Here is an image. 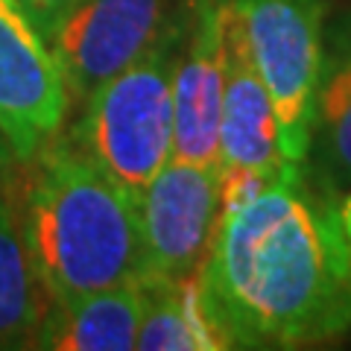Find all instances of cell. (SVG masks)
Returning a JSON list of instances; mask_svg holds the SVG:
<instances>
[{
  "mask_svg": "<svg viewBox=\"0 0 351 351\" xmlns=\"http://www.w3.org/2000/svg\"><path fill=\"white\" fill-rule=\"evenodd\" d=\"M179 0H80L50 36L71 112L103 82L129 68L167 29Z\"/></svg>",
  "mask_w": 351,
  "mask_h": 351,
  "instance_id": "52a82bcc",
  "label": "cell"
},
{
  "mask_svg": "<svg viewBox=\"0 0 351 351\" xmlns=\"http://www.w3.org/2000/svg\"><path fill=\"white\" fill-rule=\"evenodd\" d=\"M18 214L47 304L144 281L138 202L64 129L24 164Z\"/></svg>",
  "mask_w": 351,
  "mask_h": 351,
  "instance_id": "7a4b0ae2",
  "label": "cell"
},
{
  "mask_svg": "<svg viewBox=\"0 0 351 351\" xmlns=\"http://www.w3.org/2000/svg\"><path fill=\"white\" fill-rule=\"evenodd\" d=\"M27 6V12L32 15V21L38 24V29L44 36H53L59 29V24L71 15V9L80 3V0H21Z\"/></svg>",
  "mask_w": 351,
  "mask_h": 351,
  "instance_id": "5bb4252c",
  "label": "cell"
},
{
  "mask_svg": "<svg viewBox=\"0 0 351 351\" xmlns=\"http://www.w3.org/2000/svg\"><path fill=\"white\" fill-rule=\"evenodd\" d=\"M182 53V0L158 41L73 108L68 135L132 199H141L176 138V71Z\"/></svg>",
  "mask_w": 351,
  "mask_h": 351,
  "instance_id": "3957f363",
  "label": "cell"
},
{
  "mask_svg": "<svg viewBox=\"0 0 351 351\" xmlns=\"http://www.w3.org/2000/svg\"><path fill=\"white\" fill-rule=\"evenodd\" d=\"M228 15H232V0H182L173 158L199 164L219 161L217 141Z\"/></svg>",
  "mask_w": 351,
  "mask_h": 351,
  "instance_id": "ba28073f",
  "label": "cell"
},
{
  "mask_svg": "<svg viewBox=\"0 0 351 351\" xmlns=\"http://www.w3.org/2000/svg\"><path fill=\"white\" fill-rule=\"evenodd\" d=\"M219 173H246L272 182L290 167L281 152L278 117L267 85L252 64L234 6L226 32L223 103H219Z\"/></svg>",
  "mask_w": 351,
  "mask_h": 351,
  "instance_id": "9c48e42d",
  "label": "cell"
},
{
  "mask_svg": "<svg viewBox=\"0 0 351 351\" xmlns=\"http://www.w3.org/2000/svg\"><path fill=\"white\" fill-rule=\"evenodd\" d=\"M304 173L334 202L351 188V9L325 24Z\"/></svg>",
  "mask_w": 351,
  "mask_h": 351,
  "instance_id": "30bf717a",
  "label": "cell"
},
{
  "mask_svg": "<svg viewBox=\"0 0 351 351\" xmlns=\"http://www.w3.org/2000/svg\"><path fill=\"white\" fill-rule=\"evenodd\" d=\"M144 313L138 325L141 351H208L226 348L205 311L199 278L141 281Z\"/></svg>",
  "mask_w": 351,
  "mask_h": 351,
  "instance_id": "7c38bea8",
  "label": "cell"
},
{
  "mask_svg": "<svg viewBox=\"0 0 351 351\" xmlns=\"http://www.w3.org/2000/svg\"><path fill=\"white\" fill-rule=\"evenodd\" d=\"M258 76L276 106L281 152L304 167L313 94L322 64L328 0H232Z\"/></svg>",
  "mask_w": 351,
  "mask_h": 351,
  "instance_id": "277c9868",
  "label": "cell"
},
{
  "mask_svg": "<svg viewBox=\"0 0 351 351\" xmlns=\"http://www.w3.org/2000/svg\"><path fill=\"white\" fill-rule=\"evenodd\" d=\"M47 299L41 293L12 191H0V348L29 346Z\"/></svg>",
  "mask_w": 351,
  "mask_h": 351,
  "instance_id": "4fadbf2b",
  "label": "cell"
},
{
  "mask_svg": "<svg viewBox=\"0 0 351 351\" xmlns=\"http://www.w3.org/2000/svg\"><path fill=\"white\" fill-rule=\"evenodd\" d=\"M144 281L199 272L219 223V167L170 158L138 199Z\"/></svg>",
  "mask_w": 351,
  "mask_h": 351,
  "instance_id": "8992f818",
  "label": "cell"
},
{
  "mask_svg": "<svg viewBox=\"0 0 351 351\" xmlns=\"http://www.w3.org/2000/svg\"><path fill=\"white\" fill-rule=\"evenodd\" d=\"M71 94L50 38L21 0H0V132L21 164L68 126Z\"/></svg>",
  "mask_w": 351,
  "mask_h": 351,
  "instance_id": "5b68a950",
  "label": "cell"
},
{
  "mask_svg": "<svg viewBox=\"0 0 351 351\" xmlns=\"http://www.w3.org/2000/svg\"><path fill=\"white\" fill-rule=\"evenodd\" d=\"M144 313V287L100 290L68 304H47L29 348L56 351H132Z\"/></svg>",
  "mask_w": 351,
  "mask_h": 351,
  "instance_id": "8fae6325",
  "label": "cell"
},
{
  "mask_svg": "<svg viewBox=\"0 0 351 351\" xmlns=\"http://www.w3.org/2000/svg\"><path fill=\"white\" fill-rule=\"evenodd\" d=\"M21 173H24V164L18 161L15 149L9 147V141L0 132V191H12L15 182L21 179Z\"/></svg>",
  "mask_w": 351,
  "mask_h": 351,
  "instance_id": "9a60e30c",
  "label": "cell"
},
{
  "mask_svg": "<svg viewBox=\"0 0 351 351\" xmlns=\"http://www.w3.org/2000/svg\"><path fill=\"white\" fill-rule=\"evenodd\" d=\"M196 278L226 348H299L351 325L337 202L304 167H287L219 217Z\"/></svg>",
  "mask_w": 351,
  "mask_h": 351,
  "instance_id": "6da1fadb",
  "label": "cell"
},
{
  "mask_svg": "<svg viewBox=\"0 0 351 351\" xmlns=\"http://www.w3.org/2000/svg\"><path fill=\"white\" fill-rule=\"evenodd\" d=\"M337 214H339V228H343L346 249H348V261H351V188L337 199Z\"/></svg>",
  "mask_w": 351,
  "mask_h": 351,
  "instance_id": "2e32d148",
  "label": "cell"
}]
</instances>
